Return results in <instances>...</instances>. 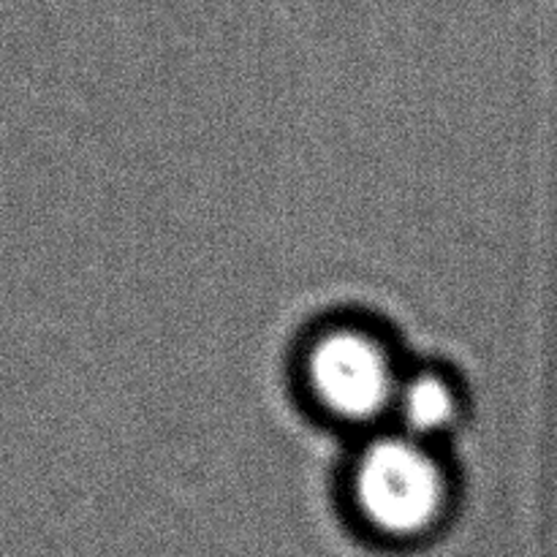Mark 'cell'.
<instances>
[{
  "mask_svg": "<svg viewBox=\"0 0 557 557\" xmlns=\"http://www.w3.org/2000/svg\"><path fill=\"white\" fill-rule=\"evenodd\" d=\"M354 495L359 515L381 536L417 539L441 520L446 482L422 441L389 435L362 451Z\"/></svg>",
  "mask_w": 557,
  "mask_h": 557,
  "instance_id": "6da1fadb",
  "label": "cell"
},
{
  "mask_svg": "<svg viewBox=\"0 0 557 557\" xmlns=\"http://www.w3.org/2000/svg\"><path fill=\"white\" fill-rule=\"evenodd\" d=\"M308 379L315 400L348 422H368L395 408L400 389L384 343L357 326H341L313 343Z\"/></svg>",
  "mask_w": 557,
  "mask_h": 557,
  "instance_id": "7a4b0ae2",
  "label": "cell"
},
{
  "mask_svg": "<svg viewBox=\"0 0 557 557\" xmlns=\"http://www.w3.org/2000/svg\"><path fill=\"white\" fill-rule=\"evenodd\" d=\"M395 411L406 428L408 438L424 441L438 435L455 422L457 395L449 381L435 370H419V373L400 379V389L395 397Z\"/></svg>",
  "mask_w": 557,
  "mask_h": 557,
  "instance_id": "3957f363",
  "label": "cell"
}]
</instances>
